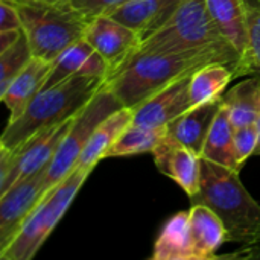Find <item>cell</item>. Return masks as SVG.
Returning a JSON list of instances; mask_svg holds the SVG:
<instances>
[{"label": "cell", "instance_id": "obj_1", "mask_svg": "<svg viewBox=\"0 0 260 260\" xmlns=\"http://www.w3.org/2000/svg\"><path fill=\"white\" fill-rule=\"evenodd\" d=\"M210 62L227 64L235 69V73L241 66L238 56L215 49L169 53L134 52L119 70L107 78L105 87L123 107L134 108L177 78L190 75Z\"/></svg>", "mask_w": 260, "mask_h": 260}, {"label": "cell", "instance_id": "obj_2", "mask_svg": "<svg viewBox=\"0 0 260 260\" xmlns=\"http://www.w3.org/2000/svg\"><path fill=\"white\" fill-rule=\"evenodd\" d=\"M190 200L221 218L227 242L250 245L260 238V204L241 181L239 171L201 158L200 190Z\"/></svg>", "mask_w": 260, "mask_h": 260}, {"label": "cell", "instance_id": "obj_3", "mask_svg": "<svg viewBox=\"0 0 260 260\" xmlns=\"http://www.w3.org/2000/svg\"><path fill=\"white\" fill-rule=\"evenodd\" d=\"M105 81L99 76L73 75L53 87L43 88L18 119L8 122L0 137V148L14 151L34 134L73 119Z\"/></svg>", "mask_w": 260, "mask_h": 260}, {"label": "cell", "instance_id": "obj_4", "mask_svg": "<svg viewBox=\"0 0 260 260\" xmlns=\"http://www.w3.org/2000/svg\"><path fill=\"white\" fill-rule=\"evenodd\" d=\"M20 14L34 56L53 61L84 38L90 20L69 0H8Z\"/></svg>", "mask_w": 260, "mask_h": 260}, {"label": "cell", "instance_id": "obj_5", "mask_svg": "<svg viewBox=\"0 0 260 260\" xmlns=\"http://www.w3.org/2000/svg\"><path fill=\"white\" fill-rule=\"evenodd\" d=\"M206 49L221 50L241 59L212 18L206 0H184L165 24L140 41L136 52L169 53Z\"/></svg>", "mask_w": 260, "mask_h": 260}, {"label": "cell", "instance_id": "obj_6", "mask_svg": "<svg viewBox=\"0 0 260 260\" xmlns=\"http://www.w3.org/2000/svg\"><path fill=\"white\" fill-rule=\"evenodd\" d=\"M93 169L94 168H76L69 177L53 186L26 219L15 239L0 253V259H32L61 221Z\"/></svg>", "mask_w": 260, "mask_h": 260}, {"label": "cell", "instance_id": "obj_7", "mask_svg": "<svg viewBox=\"0 0 260 260\" xmlns=\"http://www.w3.org/2000/svg\"><path fill=\"white\" fill-rule=\"evenodd\" d=\"M122 107L123 105L120 101L104 84L102 88L91 98V101L73 117L69 131L66 133L46 171V193L76 169L79 157L94 129L102 123V120H105L110 114L120 110Z\"/></svg>", "mask_w": 260, "mask_h": 260}, {"label": "cell", "instance_id": "obj_8", "mask_svg": "<svg viewBox=\"0 0 260 260\" xmlns=\"http://www.w3.org/2000/svg\"><path fill=\"white\" fill-rule=\"evenodd\" d=\"M73 119L46 128L14 151L0 148V193L6 192L17 181L47 168L58 151Z\"/></svg>", "mask_w": 260, "mask_h": 260}, {"label": "cell", "instance_id": "obj_9", "mask_svg": "<svg viewBox=\"0 0 260 260\" xmlns=\"http://www.w3.org/2000/svg\"><path fill=\"white\" fill-rule=\"evenodd\" d=\"M47 168L17 181L0 193V253L15 239L26 219L46 195L44 178Z\"/></svg>", "mask_w": 260, "mask_h": 260}, {"label": "cell", "instance_id": "obj_10", "mask_svg": "<svg viewBox=\"0 0 260 260\" xmlns=\"http://www.w3.org/2000/svg\"><path fill=\"white\" fill-rule=\"evenodd\" d=\"M84 38L107 61L110 75L119 70L140 44V35L134 29L110 15L91 20L85 29Z\"/></svg>", "mask_w": 260, "mask_h": 260}, {"label": "cell", "instance_id": "obj_11", "mask_svg": "<svg viewBox=\"0 0 260 260\" xmlns=\"http://www.w3.org/2000/svg\"><path fill=\"white\" fill-rule=\"evenodd\" d=\"M195 73V72H193ZM184 75L154 93L142 104L133 108V123L148 128L166 126L169 122L192 108L189 85L192 75Z\"/></svg>", "mask_w": 260, "mask_h": 260}, {"label": "cell", "instance_id": "obj_12", "mask_svg": "<svg viewBox=\"0 0 260 260\" xmlns=\"http://www.w3.org/2000/svg\"><path fill=\"white\" fill-rule=\"evenodd\" d=\"M157 169L174 180L189 198L200 190L201 181V157L192 152L184 145L166 136L152 151Z\"/></svg>", "mask_w": 260, "mask_h": 260}, {"label": "cell", "instance_id": "obj_13", "mask_svg": "<svg viewBox=\"0 0 260 260\" xmlns=\"http://www.w3.org/2000/svg\"><path fill=\"white\" fill-rule=\"evenodd\" d=\"M73 75L99 76L105 79L110 75V67L107 61L85 38H81L66 47L52 61V70L43 88L53 87L55 84H59L61 81Z\"/></svg>", "mask_w": 260, "mask_h": 260}, {"label": "cell", "instance_id": "obj_14", "mask_svg": "<svg viewBox=\"0 0 260 260\" xmlns=\"http://www.w3.org/2000/svg\"><path fill=\"white\" fill-rule=\"evenodd\" d=\"M221 107L222 96L215 101L192 107L166 125L168 136L201 157L209 131Z\"/></svg>", "mask_w": 260, "mask_h": 260}, {"label": "cell", "instance_id": "obj_15", "mask_svg": "<svg viewBox=\"0 0 260 260\" xmlns=\"http://www.w3.org/2000/svg\"><path fill=\"white\" fill-rule=\"evenodd\" d=\"M50 70L52 61L34 56L0 94L2 102L9 110V122L18 119L30 101L43 90Z\"/></svg>", "mask_w": 260, "mask_h": 260}, {"label": "cell", "instance_id": "obj_16", "mask_svg": "<svg viewBox=\"0 0 260 260\" xmlns=\"http://www.w3.org/2000/svg\"><path fill=\"white\" fill-rule=\"evenodd\" d=\"M184 0H128L110 17L134 29L140 41L165 24Z\"/></svg>", "mask_w": 260, "mask_h": 260}, {"label": "cell", "instance_id": "obj_17", "mask_svg": "<svg viewBox=\"0 0 260 260\" xmlns=\"http://www.w3.org/2000/svg\"><path fill=\"white\" fill-rule=\"evenodd\" d=\"M189 230L193 260H216V251L227 242V232L221 218L204 204H192Z\"/></svg>", "mask_w": 260, "mask_h": 260}, {"label": "cell", "instance_id": "obj_18", "mask_svg": "<svg viewBox=\"0 0 260 260\" xmlns=\"http://www.w3.org/2000/svg\"><path fill=\"white\" fill-rule=\"evenodd\" d=\"M134 111L133 108L122 107L120 110L110 114L102 123L94 129L87 146L84 148L76 168H96V165L107 158L108 149L120 137V134L133 123Z\"/></svg>", "mask_w": 260, "mask_h": 260}, {"label": "cell", "instance_id": "obj_19", "mask_svg": "<svg viewBox=\"0 0 260 260\" xmlns=\"http://www.w3.org/2000/svg\"><path fill=\"white\" fill-rule=\"evenodd\" d=\"M206 5L216 26L242 59L248 49L245 0H206Z\"/></svg>", "mask_w": 260, "mask_h": 260}, {"label": "cell", "instance_id": "obj_20", "mask_svg": "<svg viewBox=\"0 0 260 260\" xmlns=\"http://www.w3.org/2000/svg\"><path fill=\"white\" fill-rule=\"evenodd\" d=\"M222 105L233 128L257 123L260 117V79L247 78L222 94Z\"/></svg>", "mask_w": 260, "mask_h": 260}, {"label": "cell", "instance_id": "obj_21", "mask_svg": "<svg viewBox=\"0 0 260 260\" xmlns=\"http://www.w3.org/2000/svg\"><path fill=\"white\" fill-rule=\"evenodd\" d=\"M152 260H193L189 210L175 213L161 229L152 250Z\"/></svg>", "mask_w": 260, "mask_h": 260}, {"label": "cell", "instance_id": "obj_22", "mask_svg": "<svg viewBox=\"0 0 260 260\" xmlns=\"http://www.w3.org/2000/svg\"><path fill=\"white\" fill-rule=\"evenodd\" d=\"M201 158L241 172L235 151V128L227 116L224 105L215 117L203 148Z\"/></svg>", "mask_w": 260, "mask_h": 260}, {"label": "cell", "instance_id": "obj_23", "mask_svg": "<svg viewBox=\"0 0 260 260\" xmlns=\"http://www.w3.org/2000/svg\"><path fill=\"white\" fill-rule=\"evenodd\" d=\"M232 79H235V69L227 64L210 62L203 66L190 78V105L197 107L221 98Z\"/></svg>", "mask_w": 260, "mask_h": 260}, {"label": "cell", "instance_id": "obj_24", "mask_svg": "<svg viewBox=\"0 0 260 260\" xmlns=\"http://www.w3.org/2000/svg\"><path fill=\"white\" fill-rule=\"evenodd\" d=\"M168 136L166 126L160 128H148L131 123L120 137L114 142V145L108 149V157H128L151 152L157 148V145Z\"/></svg>", "mask_w": 260, "mask_h": 260}, {"label": "cell", "instance_id": "obj_25", "mask_svg": "<svg viewBox=\"0 0 260 260\" xmlns=\"http://www.w3.org/2000/svg\"><path fill=\"white\" fill-rule=\"evenodd\" d=\"M248 49L241 59L235 78L256 76L260 79V0H245Z\"/></svg>", "mask_w": 260, "mask_h": 260}, {"label": "cell", "instance_id": "obj_26", "mask_svg": "<svg viewBox=\"0 0 260 260\" xmlns=\"http://www.w3.org/2000/svg\"><path fill=\"white\" fill-rule=\"evenodd\" d=\"M34 58L29 40L23 30L21 37L6 50L0 52V94L8 88L12 79Z\"/></svg>", "mask_w": 260, "mask_h": 260}, {"label": "cell", "instance_id": "obj_27", "mask_svg": "<svg viewBox=\"0 0 260 260\" xmlns=\"http://www.w3.org/2000/svg\"><path fill=\"white\" fill-rule=\"evenodd\" d=\"M257 142H259L257 123L235 128V151H236V158H238V165L241 169L244 168L247 160L251 155H254Z\"/></svg>", "mask_w": 260, "mask_h": 260}, {"label": "cell", "instance_id": "obj_28", "mask_svg": "<svg viewBox=\"0 0 260 260\" xmlns=\"http://www.w3.org/2000/svg\"><path fill=\"white\" fill-rule=\"evenodd\" d=\"M82 15H85L90 21L113 14L117 8H120L128 0H69Z\"/></svg>", "mask_w": 260, "mask_h": 260}, {"label": "cell", "instance_id": "obj_29", "mask_svg": "<svg viewBox=\"0 0 260 260\" xmlns=\"http://www.w3.org/2000/svg\"><path fill=\"white\" fill-rule=\"evenodd\" d=\"M23 29L20 14L8 0H0V30Z\"/></svg>", "mask_w": 260, "mask_h": 260}, {"label": "cell", "instance_id": "obj_30", "mask_svg": "<svg viewBox=\"0 0 260 260\" xmlns=\"http://www.w3.org/2000/svg\"><path fill=\"white\" fill-rule=\"evenodd\" d=\"M218 259H233V260H260V238L250 245H242L239 250H236L235 253H229V254H222V256H216Z\"/></svg>", "mask_w": 260, "mask_h": 260}, {"label": "cell", "instance_id": "obj_31", "mask_svg": "<svg viewBox=\"0 0 260 260\" xmlns=\"http://www.w3.org/2000/svg\"><path fill=\"white\" fill-rule=\"evenodd\" d=\"M23 34V29H11V30H0V52L11 47Z\"/></svg>", "mask_w": 260, "mask_h": 260}, {"label": "cell", "instance_id": "obj_32", "mask_svg": "<svg viewBox=\"0 0 260 260\" xmlns=\"http://www.w3.org/2000/svg\"><path fill=\"white\" fill-rule=\"evenodd\" d=\"M257 126H259V142H257V146H256L254 155H260V117H259V122H257Z\"/></svg>", "mask_w": 260, "mask_h": 260}]
</instances>
